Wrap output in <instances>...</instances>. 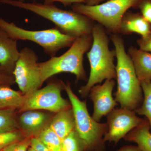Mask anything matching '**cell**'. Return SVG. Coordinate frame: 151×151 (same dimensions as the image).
<instances>
[{
	"instance_id": "obj_13",
	"label": "cell",
	"mask_w": 151,
	"mask_h": 151,
	"mask_svg": "<svg viewBox=\"0 0 151 151\" xmlns=\"http://www.w3.org/2000/svg\"><path fill=\"white\" fill-rule=\"evenodd\" d=\"M19 55L17 41L0 28V70L6 74L13 75Z\"/></svg>"
},
{
	"instance_id": "obj_31",
	"label": "cell",
	"mask_w": 151,
	"mask_h": 151,
	"mask_svg": "<svg viewBox=\"0 0 151 151\" xmlns=\"http://www.w3.org/2000/svg\"><path fill=\"white\" fill-rule=\"evenodd\" d=\"M105 1L106 0H85L84 4L87 5L94 6L101 4Z\"/></svg>"
},
{
	"instance_id": "obj_30",
	"label": "cell",
	"mask_w": 151,
	"mask_h": 151,
	"mask_svg": "<svg viewBox=\"0 0 151 151\" xmlns=\"http://www.w3.org/2000/svg\"><path fill=\"white\" fill-rule=\"evenodd\" d=\"M96 151H103V150ZM115 151H141L137 146L125 145Z\"/></svg>"
},
{
	"instance_id": "obj_26",
	"label": "cell",
	"mask_w": 151,
	"mask_h": 151,
	"mask_svg": "<svg viewBox=\"0 0 151 151\" xmlns=\"http://www.w3.org/2000/svg\"><path fill=\"white\" fill-rule=\"evenodd\" d=\"M137 43L140 49L151 53V29L147 35L137 40Z\"/></svg>"
},
{
	"instance_id": "obj_23",
	"label": "cell",
	"mask_w": 151,
	"mask_h": 151,
	"mask_svg": "<svg viewBox=\"0 0 151 151\" xmlns=\"http://www.w3.org/2000/svg\"><path fill=\"white\" fill-rule=\"evenodd\" d=\"M26 138L19 129L0 133V151L12 143Z\"/></svg>"
},
{
	"instance_id": "obj_16",
	"label": "cell",
	"mask_w": 151,
	"mask_h": 151,
	"mask_svg": "<svg viewBox=\"0 0 151 151\" xmlns=\"http://www.w3.org/2000/svg\"><path fill=\"white\" fill-rule=\"evenodd\" d=\"M53 115L49 126L62 141L75 129V122L72 108L59 111Z\"/></svg>"
},
{
	"instance_id": "obj_6",
	"label": "cell",
	"mask_w": 151,
	"mask_h": 151,
	"mask_svg": "<svg viewBox=\"0 0 151 151\" xmlns=\"http://www.w3.org/2000/svg\"><path fill=\"white\" fill-rule=\"evenodd\" d=\"M143 0H108L94 6L74 4L71 10L88 17L101 25L107 32L120 34L123 17L131 8L139 9Z\"/></svg>"
},
{
	"instance_id": "obj_7",
	"label": "cell",
	"mask_w": 151,
	"mask_h": 151,
	"mask_svg": "<svg viewBox=\"0 0 151 151\" xmlns=\"http://www.w3.org/2000/svg\"><path fill=\"white\" fill-rule=\"evenodd\" d=\"M0 28L16 40H29L40 45L45 54L52 57L60 50L70 47L76 38L66 35L56 27L42 30H30L19 27L0 17Z\"/></svg>"
},
{
	"instance_id": "obj_33",
	"label": "cell",
	"mask_w": 151,
	"mask_h": 151,
	"mask_svg": "<svg viewBox=\"0 0 151 151\" xmlns=\"http://www.w3.org/2000/svg\"><path fill=\"white\" fill-rule=\"evenodd\" d=\"M18 1L21 2H25V1L26 0H18ZM32 1H35V0H32Z\"/></svg>"
},
{
	"instance_id": "obj_4",
	"label": "cell",
	"mask_w": 151,
	"mask_h": 151,
	"mask_svg": "<svg viewBox=\"0 0 151 151\" xmlns=\"http://www.w3.org/2000/svg\"><path fill=\"white\" fill-rule=\"evenodd\" d=\"M93 41L92 34L76 37L68 50L62 55L53 56L45 62L39 63L43 83L58 73L68 72L74 74L76 81H86L83 65L84 55L91 48Z\"/></svg>"
},
{
	"instance_id": "obj_21",
	"label": "cell",
	"mask_w": 151,
	"mask_h": 151,
	"mask_svg": "<svg viewBox=\"0 0 151 151\" xmlns=\"http://www.w3.org/2000/svg\"><path fill=\"white\" fill-rule=\"evenodd\" d=\"M143 93V100L139 108L135 111L138 115L145 116L150 127L151 132V81L141 83Z\"/></svg>"
},
{
	"instance_id": "obj_18",
	"label": "cell",
	"mask_w": 151,
	"mask_h": 151,
	"mask_svg": "<svg viewBox=\"0 0 151 151\" xmlns=\"http://www.w3.org/2000/svg\"><path fill=\"white\" fill-rule=\"evenodd\" d=\"M10 85H0V109H14L19 110L25 100V95L21 91H16Z\"/></svg>"
},
{
	"instance_id": "obj_5",
	"label": "cell",
	"mask_w": 151,
	"mask_h": 151,
	"mask_svg": "<svg viewBox=\"0 0 151 151\" xmlns=\"http://www.w3.org/2000/svg\"><path fill=\"white\" fill-rule=\"evenodd\" d=\"M73 109L75 119V129L80 138L88 146V151L103 150V138L108 130L107 123L96 122L89 114L86 101L81 100L73 92L70 84L63 83Z\"/></svg>"
},
{
	"instance_id": "obj_34",
	"label": "cell",
	"mask_w": 151,
	"mask_h": 151,
	"mask_svg": "<svg viewBox=\"0 0 151 151\" xmlns=\"http://www.w3.org/2000/svg\"><path fill=\"white\" fill-rule=\"evenodd\" d=\"M8 1V0H1V3H3L5 1Z\"/></svg>"
},
{
	"instance_id": "obj_27",
	"label": "cell",
	"mask_w": 151,
	"mask_h": 151,
	"mask_svg": "<svg viewBox=\"0 0 151 151\" xmlns=\"http://www.w3.org/2000/svg\"><path fill=\"white\" fill-rule=\"evenodd\" d=\"M46 4H54L55 2L61 3L65 7L71 6L74 4H84L85 0H42Z\"/></svg>"
},
{
	"instance_id": "obj_10",
	"label": "cell",
	"mask_w": 151,
	"mask_h": 151,
	"mask_svg": "<svg viewBox=\"0 0 151 151\" xmlns=\"http://www.w3.org/2000/svg\"><path fill=\"white\" fill-rule=\"evenodd\" d=\"M144 120L138 117L135 111L122 108H115L107 116L108 130L103 141L105 143L108 142L116 145Z\"/></svg>"
},
{
	"instance_id": "obj_11",
	"label": "cell",
	"mask_w": 151,
	"mask_h": 151,
	"mask_svg": "<svg viewBox=\"0 0 151 151\" xmlns=\"http://www.w3.org/2000/svg\"><path fill=\"white\" fill-rule=\"evenodd\" d=\"M115 85V79H107L103 84H96L90 89L89 96L94 106L92 117L96 122H100L118 105L113 96Z\"/></svg>"
},
{
	"instance_id": "obj_25",
	"label": "cell",
	"mask_w": 151,
	"mask_h": 151,
	"mask_svg": "<svg viewBox=\"0 0 151 151\" xmlns=\"http://www.w3.org/2000/svg\"><path fill=\"white\" fill-rule=\"evenodd\" d=\"M139 9L144 18L151 24V0H143Z\"/></svg>"
},
{
	"instance_id": "obj_12",
	"label": "cell",
	"mask_w": 151,
	"mask_h": 151,
	"mask_svg": "<svg viewBox=\"0 0 151 151\" xmlns=\"http://www.w3.org/2000/svg\"><path fill=\"white\" fill-rule=\"evenodd\" d=\"M18 116L19 130L25 137H36L48 126L52 117L51 112L32 110L22 112Z\"/></svg>"
},
{
	"instance_id": "obj_3",
	"label": "cell",
	"mask_w": 151,
	"mask_h": 151,
	"mask_svg": "<svg viewBox=\"0 0 151 151\" xmlns=\"http://www.w3.org/2000/svg\"><path fill=\"white\" fill-rule=\"evenodd\" d=\"M92 35L93 41L91 48L86 52L90 64V73L87 83L78 90L83 97L89 95L90 89L96 84L107 79L116 80V57L115 50L109 48V40L107 32L103 26L95 24Z\"/></svg>"
},
{
	"instance_id": "obj_20",
	"label": "cell",
	"mask_w": 151,
	"mask_h": 151,
	"mask_svg": "<svg viewBox=\"0 0 151 151\" xmlns=\"http://www.w3.org/2000/svg\"><path fill=\"white\" fill-rule=\"evenodd\" d=\"M50 151H60L61 140L50 127L44 129L36 137Z\"/></svg>"
},
{
	"instance_id": "obj_9",
	"label": "cell",
	"mask_w": 151,
	"mask_h": 151,
	"mask_svg": "<svg viewBox=\"0 0 151 151\" xmlns=\"http://www.w3.org/2000/svg\"><path fill=\"white\" fill-rule=\"evenodd\" d=\"M38 59L31 49L25 47L20 51L13 75L15 82L25 95L40 89L43 84Z\"/></svg>"
},
{
	"instance_id": "obj_15",
	"label": "cell",
	"mask_w": 151,
	"mask_h": 151,
	"mask_svg": "<svg viewBox=\"0 0 151 151\" xmlns=\"http://www.w3.org/2000/svg\"><path fill=\"white\" fill-rule=\"evenodd\" d=\"M128 54L140 82L151 81V53L134 46L128 49Z\"/></svg>"
},
{
	"instance_id": "obj_8",
	"label": "cell",
	"mask_w": 151,
	"mask_h": 151,
	"mask_svg": "<svg viewBox=\"0 0 151 151\" xmlns=\"http://www.w3.org/2000/svg\"><path fill=\"white\" fill-rule=\"evenodd\" d=\"M63 82H52L42 88H40L25 95L22 107L18 111L22 113L32 110H44L56 113L71 108L70 101L61 95Z\"/></svg>"
},
{
	"instance_id": "obj_2",
	"label": "cell",
	"mask_w": 151,
	"mask_h": 151,
	"mask_svg": "<svg viewBox=\"0 0 151 151\" xmlns=\"http://www.w3.org/2000/svg\"><path fill=\"white\" fill-rule=\"evenodd\" d=\"M3 3L32 12L52 22L61 32L73 37L92 34L96 24L84 15L72 10L59 8L54 4L25 2L18 0H8Z\"/></svg>"
},
{
	"instance_id": "obj_36",
	"label": "cell",
	"mask_w": 151,
	"mask_h": 151,
	"mask_svg": "<svg viewBox=\"0 0 151 151\" xmlns=\"http://www.w3.org/2000/svg\"><path fill=\"white\" fill-rule=\"evenodd\" d=\"M1 0H0V3L1 2Z\"/></svg>"
},
{
	"instance_id": "obj_14",
	"label": "cell",
	"mask_w": 151,
	"mask_h": 151,
	"mask_svg": "<svg viewBox=\"0 0 151 151\" xmlns=\"http://www.w3.org/2000/svg\"><path fill=\"white\" fill-rule=\"evenodd\" d=\"M151 29V24L144 18L140 13L128 11L122 19L120 34L129 35L135 33L143 37L148 34Z\"/></svg>"
},
{
	"instance_id": "obj_17",
	"label": "cell",
	"mask_w": 151,
	"mask_h": 151,
	"mask_svg": "<svg viewBox=\"0 0 151 151\" xmlns=\"http://www.w3.org/2000/svg\"><path fill=\"white\" fill-rule=\"evenodd\" d=\"M124 140L136 143L141 151H151V132L147 119L142 124L127 134Z\"/></svg>"
},
{
	"instance_id": "obj_29",
	"label": "cell",
	"mask_w": 151,
	"mask_h": 151,
	"mask_svg": "<svg viewBox=\"0 0 151 151\" xmlns=\"http://www.w3.org/2000/svg\"><path fill=\"white\" fill-rule=\"evenodd\" d=\"M30 147L37 151H50L37 138H32L31 140Z\"/></svg>"
},
{
	"instance_id": "obj_22",
	"label": "cell",
	"mask_w": 151,
	"mask_h": 151,
	"mask_svg": "<svg viewBox=\"0 0 151 151\" xmlns=\"http://www.w3.org/2000/svg\"><path fill=\"white\" fill-rule=\"evenodd\" d=\"M61 148L65 151H88V146L75 129L61 141Z\"/></svg>"
},
{
	"instance_id": "obj_19",
	"label": "cell",
	"mask_w": 151,
	"mask_h": 151,
	"mask_svg": "<svg viewBox=\"0 0 151 151\" xmlns=\"http://www.w3.org/2000/svg\"><path fill=\"white\" fill-rule=\"evenodd\" d=\"M18 112V110L14 108L0 109V133L19 129Z\"/></svg>"
},
{
	"instance_id": "obj_35",
	"label": "cell",
	"mask_w": 151,
	"mask_h": 151,
	"mask_svg": "<svg viewBox=\"0 0 151 151\" xmlns=\"http://www.w3.org/2000/svg\"><path fill=\"white\" fill-rule=\"evenodd\" d=\"M65 151L63 150H62V149H61V151Z\"/></svg>"
},
{
	"instance_id": "obj_24",
	"label": "cell",
	"mask_w": 151,
	"mask_h": 151,
	"mask_svg": "<svg viewBox=\"0 0 151 151\" xmlns=\"http://www.w3.org/2000/svg\"><path fill=\"white\" fill-rule=\"evenodd\" d=\"M32 138L26 137L8 146L1 151H27L30 147Z\"/></svg>"
},
{
	"instance_id": "obj_28",
	"label": "cell",
	"mask_w": 151,
	"mask_h": 151,
	"mask_svg": "<svg viewBox=\"0 0 151 151\" xmlns=\"http://www.w3.org/2000/svg\"><path fill=\"white\" fill-rule=\"evenodd\" d=\"M14 83L13 75L6 74L0 70V85L6 84L11 86Z\"/></svg>"
},
{
	"instance_id": "obj_1",
	"label": "cell",
	"mask_w": 151,
	"mask_h": 151,
	"mask_svg": "<svg viewBox=\"0 0 151 151\" xmlns=\"http://www.w3.org/2000/svg\"><path fill=\"white\" fill-rule=\"evenodd\" d=\"M116 51L117 89L115 100L121 108L135 111L142 103L143 93L132 59L126 52L124 39L120 34H112L110 37Z\"/></svg>"
},
{
	"instance_id": "obj_32",
	"label": "cell",
	"mask_w": 151,
	"mask_h": 151,
	"mask_svg": "<svg viewBox=\"0 0 151 151\" xmlns=\"http://www.w3.org/2000/svg\"><path fill=\"white\" fill-rule=\"evenodd\" d=\"M27 151H37L35 149H34L32 147H30L29 148Z\"/></svg>"
}]
</instances>
